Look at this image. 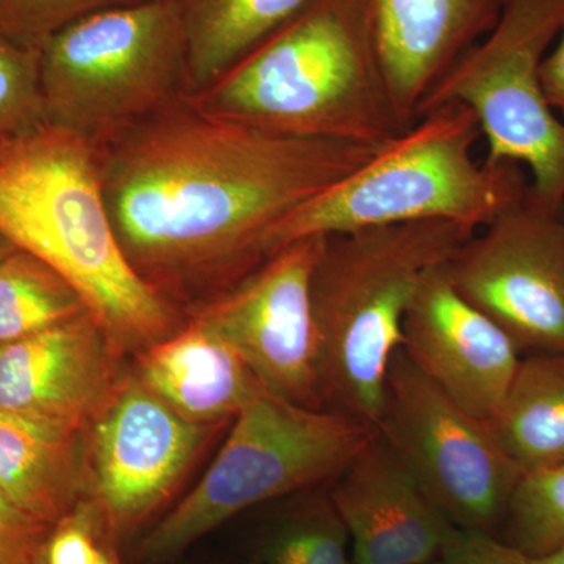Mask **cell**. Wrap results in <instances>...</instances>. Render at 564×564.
I'll use <instances>...</instances> for the list:
<instances>
[{
	"instance_id": "6da1fadb",
	"label": "cell",
	"mask_w": 564,
	"mask_h": 564,
	"mask_svg": "<svg viewBox=\"0 0 564 564\" xmlns=\"http://www.w3.org/2000/svg\"><path fill=\"white\" fill-rule=\"evenodd\" d=\"M98 150L126 259L188 317L265 261L278 221L381 148L261 131L203 113L187 98Z\"/></svg>"
},
{
	"instance_id": "7a4b0ae2",
	"label": "cell",
	"mask_w": 564,
	"mask_h": 564,
	"mask_svg": "<svg viewBox=\"0 0 564 564\" xmlns=\"http://www.w3.org/2000/svg\"><path fill=\"white\" fill-rule=\"evenodd\" d=\"M0 234L70 282L120 355H140L187 317L126 259L104 198L98 143L44 126L0 158Z\"/></svg>"
},
{
	"instance_id": "3957f363",
	"label": "cell",
	"mask_w": 564,
	"mask_h": 564,
	"mask_svg": "<svg viewBox=\"0 0 564 564\" xmlns=\"http://www.w3.org/2000/svg\"><path fill=\"white\" fill-rule=\"evenodd\" d=\"M188 101L261 131L372 148L415 122L386 77L370 0H322Z\"/></svg>"
},
{
	"instance_id": "277c9868",
	"label": "cell",
	"mask_w": 564,
	"mask_h": 564,
	"mask_svg": "<svg viewBox=\"0 0 564 564\" xmlns=\"http://www.w3.org/2000/svg\"><path fill=\"white\" fill-rule=\"evenodd\" d=\"M475 232L454 221H415L326 237L311 281L326 410L377 429L411 300L425 274Z\"/></svg>"
},
{
	"instance_id": "5b68a950",
	"label": "cell",
	"mask_w": 564,
	"mask_h": 564,
	"mask_svg": "<svg viewBox=\"0 0 564 564\" xmlns=\"http://www.w3.org/2000/svg\"><path fill=\"white\" fill-rule=\"evenodd\" d=\"M477 117L463 104L422 115L356 172L296 207L270 229L265 259L304 237L337 236L415 221L485 228L519 202L529 174L510 162H477Z\"/></svg>"
},
{
	"instance_id": "8992f818",
	"label": "cell",
	"mask_w": 564,
	"mask_h": 564,
	"mask_svg": "<svg viewBox=\"0 0 564 564\" xmlns=\"http://www.w3.org/2000/svg\"><path fill=\"white\" fill-rule=\"evenodd\" d=\"M375 434L361 419L302 406L261 386L202 480L148 530L137 555L166 562L248 508L336 480Z\"/></svg>"
},
{
	"instance_id": "52a82bcc",
	"label": "cell",
	"mask_w": 564,
	"mask_h": 564,
	"mask_svg": "<svg viewBox=\"0 0 564 564\" xmlns=\"http://www.w3.org/2000/svg\"><path fill=\"white\" fill-rule=\"evenodd\" d=\"M40 54L47 124L95 143L192 95L170 0L91 14L54 33Z\"/></svg>"
},
{
	"instance_id": "ba28073f",
	"label": "cell",
	"mask_w": 564,
	"mask_h": 564,
	"mask_svg": "<svg viewBox=\"0 0 564 564\" xmlns=\"http://www.w3.org/2000/svg\"><path fill=\"white\" fill-rule=\"evenodd\" d=\"M564 25V0H507L484 40L434 85L415 120L445 104L469 107L492 163L529 174L530 193L564 209V121L545 95L541 69Z\"/></svg>"
},
{
	"instance_id": "9c48e42d",
	"label": "cell",
	"mask_w": 564,
	"mask_h": 564,
	"mask_svg": "<svg viewBox=\"0 0 564 564\" xmlns=\"http://www.w3.org/2000/svg\"><path fill=\"white\" fill-rule=\"evenodd\" d=\"M377 432L452 524L496 534L522 473L489 422L464 411L408 358L393 352Z\"/></svg>"
},
{
	"instance_id": "30bf717a",
	"label": "cell",
	"mask_w": 564,
	"mask_h": 564,
	"mask_svg": "<svg viewBox=\"0 0 564 564\" xmlns=\"http://www.w3.org/2000/svg\"><path fill=\"white\" fill-rule=\"evenodd\" d=\"M220 425L187 421L128 372L84 433V500L111 543L172 499Z\"/></svg>"
},
{
	"instance_id": "8fae6325",
	"label": "cell",
	"mask_w": 564,
	"mask_h": 564,
	"mask_svg": "<svg viewBox=\"0 0 564 564\" xmlns=\"http://www.w3.org/2000/svg\"><path fill=\"white\" fill-rule=\"evenodd\" d=\"M467 303L521 351L564 352V209L527 191L444 265Z\"/></svg>"
},
{
	"instance_id": "7c38bea8",
	"label": "cell",
	"mask_w": 564,
	"mask_h": 564,
	"mask_svg": "<svg viewBox=\"0 0 564 564\" xmlns=\"http://www.w3.org/2000/svg\"><path fill=\"white\" fill-rule=\"evenodd\" d=\"M325 239L285 245L228 292L188 314L231 345L267 391L314 410L325 406L311 281Z\"/></svg>"
},
{
	"instance_id": "4fadbf2b",
	"label": "cell",
	"mask_w": 564,
	"mask_h": 564,
	"mask_svg": "<svg viewBox=\"0 0 564 564\" xmlns=\"http://www.w3.org/2000/svg\"><path fill=\"white\" fill-rule=\"evenodd\" d=\"M124 356L82 313L0 348V410L85 433L124 380Z\"/></svg>"
},
{
	"instance_id": "5bb4252c",
	"label": "cell",
	"mask_w": 564,
	"mask_h": 564,
	"mask_svg": "<svg viewBox=\"0 0 564 564\" xmlns=\"http://www.w3.org/2000/svg\"><path fill=\"white\" fill-rule=\"evenodd\" d=\"M444 265L425 274L411 300L402 348L448 399L489 422L513 381L522 351L455 291Z\"/></svg>"
},
{
	"instance_id": "9a60e30c",
	"label": "cell",
	"mask_w": 564,
	"mask_h": 564,
	"mask_svg": "<svg viewBox=\"0 0 564 564\" xmlns=\"http://www.w3.org/2000/svg\"><path fill=\"white\" fill-rule=\"evenodd\" d=\"M329 497L347 527L352 564H430L462 530L378 432Z\"/></svg>"
},
{
	"instance_id": "2e32d148",
	"label": "cell",
	"mask_w": 564,
	"mask_h": 564,
	"mask_svg": "<svg viewBox=\"0 0 564 564\" xmlns=\"http://www.w3.org/2000/svg\"><path fill=\"white\" fill-rule=\"evenodd\" d=\"M507 0H370L375 40L397 104L415 121L447 70L496 28Z\"/></svg>"
},
{
	"instance_id": "e0dca14e",
	"label": "cell",
	"mask_w": 564,
	"mask_h": 564,
	"mask_svg": "<svg viewBox=\"0 0 564 564\" xmlns=\"http://www.w3.org/2000/svg\"><path fill=\"white\" fill-rule=\"evenodd\" d=\"M133 373L187 421L223 425L261 388L239 352L198 318L135 356Z\"/></svg>"
},
{
	"instance_id": "ac0fdd59",
	"label": "cell",
	"mask_w": 564,
	"mask_h": 564,
	"mask_svg": "<svg viewBox=\"0 0 564 564\" xmlns=\"http://www.w3.org/2000/svg\"><path fill=\"white\" fill-rule=\"evenodd\" d=\"M84 433L0 410V489L54 527L84 500Z\"/></svg>"
},
{
	"instance_id": "d6986e66",
	"label": "cell",
	"mask_w": 564,
	"mask_h": 564,
	"mask_svg": "<svg viewBox=\"0 0 564 564\" xmlns=\"http://www.w3.org/2000/svg\"><path fill=\"white\" fill-rule=\"evenodd\" d=\"M322 0H170L187 50L192 95L220 80Z\"/></svg>"
},
{
	"instance_id": "ffe728a7",
	"label": "cell",
	"mask_w": 564,
	"mask_h": 564,
	"mask_svg": "<svg viewBox=\"0 0 564 564\" xmlns=\"http://www.w3.org/2000/svg\"><path fill=\"white\" fill-rule=\"evenodd\" d=\"M489 426L522 474L564 462V352L521 359Z\"/></svg>"
},
{
	"instance_id": "44dd1931",
	"label": "cell",
	"mask_w": 564,
	"mask_h": 564,
	"mask_svg": "<svg viewBox=\"0 0 564 564\" xmlns=\"http://www.w3.org/2000/svg\"><path fill=\"white\" fill-rule=\"evenodd\" d=\"M87 311L70 282L31 252L17 248L0 263V348Z\"/></svg>"
},
{
	"instance_id": "7402d4cb",
	"label": "cell",
	"mask_w": 564,
	"mask_h": 564,
	"mask_svg": "<svg viewBox=\"0 0 564 564\" xmlns=\"http://www.w3.org/2000/svg\"><path fill=\"white\" fill-rule=\"evenodd\" d=\"M503 527L505 543L530 558L564 549V462L522 474Z\"/></svg>"
},
{
	"instance_id": "603a6c76",
	"label": "cell",
	"mask_w": 564,
	"mask_h": 564,
	"mask_svg": "<svg viewBox=\"0 0 564 564\" xmlns=\"http://www.w3.org/2000/svg\"><path fill=\"white\" fill-rule=\"evenodd\" d=\"M262 564H352L350 536L329 492L293 511L262 547Z\"/></svg>"
},
{
	"instance_id": "cb8c5ba5",
	"label": "cell",
	"mask_w": 564,
	"mask_h": 564,
	"mask_svg": "<svg viewBox=\"0 0 564 564\" xmlns=\"http://www.w3.org/2000/svg\"><path fill=\"white\" fill-rule=\"evenodd\" d=\"M44 126L40 50L0 28V139L17 140Z\"/></svg>"
},
{
	"instance_id": "d4e9b609",
	"label": "cell",
	"mask_w": 564,
	"mask_h": 564,
	"mask_svg": "<svg viewBox=\"0 0 564 564\" xmlns=\"http://www.w3.org/2000/svg\"><path fill=\"white\" fill-rule=\"evenodd\" d=\"M143 2L150 0H0V28L11 39L40 50L74 22Z\"/></svg>"
},
{
	"instance_id": "484cf974",
	"label": "cell",
	"mask_w": 564,
	"mask_h": 564,
	"mask_svg": "<svg viewBox=\"0 0 564 564\" xmlns=\"http://www.w3.org/2000/svg\"><path fill=\"white\" fill-rule=\"evenodd\" d=\"M111 541L87 500L52 527L39 564H120L111 552Z\"/></svg>"
},
{
	"instance_id": "4316f807",
	"label": "cell",
	"mask_w": 564,
	"mask_h": 564,
	"mask_svg": "<svg viewBox=\"0 0 564 564\" xmlns=\"http://www.w3.org/2000/svg\"><path fill=\"white\" fill-rule=\"evenodd\" d=\"M51 529L0 489V564H39Z\"/></svg>"
},
{
	"instance_id": "83f0119b",
	"label": "cell",
	"mask_w": 564,
	"mask_h": 564,
	"mask_svg": "<svg viewBox=\"0 0 564 564\" xmlns=\"http://www.w3.org/2000/svg\"><path fill=\"white\" fill-rule=\"evenodd\" d=\"M430 564H533V558L496 534L459 530L443 554Z\"/></svg>"
},
{
	"instance_id": "f1b7e54d",
	"label": "cell",
	"mask_w": 564,
	"mask_h": 564,
	"mask_svg": "<svg viewBox=\"0 0 564 564\" xmlns=\"http://www.w3.org/2000/svg\"><path fill=\"white\" fill-rule=\"evenodd\" d=\"M541 77L549 102L564 121V25L554 50L545 57Z\"/></svg>"
},
{
	"instance_id": "f546056e",
	"label": "cell",
	"mask_w": 564,
	"mask_h": 564,
	"mask_svg": "<svg viewBox=\"0 0 564 564\" xmlns=\"http://www.w3.org/2000/svg\"><path fill=\"white\" fill-rule=\"evenodd\" d=\"M533 564H564V549L554 554L541 556V558H533Z\"/></svg>"
},
{
	"instance_id": "4dcf8cb0",
	"label": "cell",
	"mask_w": 564,
	"mask_h": 564,
	"mask_svg": "<svg viewBox=\"0 0 564 564\" xmlns=\"http://www.w3.org/2000/svg\"><path fill=\"white\" fill-rule=\"evenodd\" d=\"M14 250H17V247H14L7 237H3L2 234H0V263L6 261Z\"/></svg>"
},
{
	"instance_id": "1f68e13d",
	"label": "cell",
	"mask_w": 564,
	"mask_h": 564,
	"mask_svg": "<svg viewBox=\"0 0 564 564\" xmlns=\"http://www.w3.org/2000/svg\"><path fill=\"white\" fill-rule=\"evenodd\" d=\"M11 140H3L0 139V158H2L3 151L7 150V147H9Z\"/></svg>"
}]
</instances>
